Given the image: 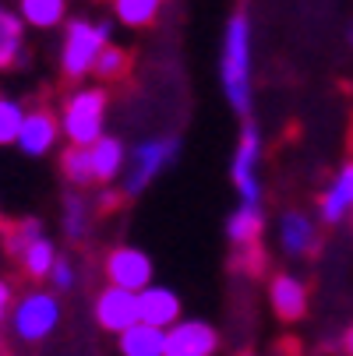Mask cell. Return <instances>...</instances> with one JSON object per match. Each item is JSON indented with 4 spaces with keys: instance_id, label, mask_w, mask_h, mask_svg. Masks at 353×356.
Wrapping results in <instances>:
<instances>
[{
    "instance_id": "obj_21",
    "label": "cell",
    "mask_w": 353,
    "mask_h": 356,
    "mask_svg": "<svg viewBox=\"0 0 353 356\" xmlns=\"http://www.w3.org/2000/svg\"><path fill=\"white\" fill-rule=\"evenodd\" d=\"M54 265H57V250H54V243H49L46 236H39V240L22 254V268H25V275H32V279L49 275V272H54Z\"/></svg>"
},
{
    "instance_id": "obj_30",
    "label": "cell",
    "mask_w": 353,
    "mask_h": 356,
    "mask_svg": "<svg viewBox=\"0 0 353 356\" xmlns=\"http://www.w3.org/2000/svg\"><path fill=\"white\" fill-rule=\"evenodd\" d=\"M343 346H346V353H350V356H353V328H350V332H346V342H343Z\"/></svg>"
},
{
    "instance_id": "obj_1",
    "label": "cell",
    "mask_w": 353,
    "mask_h": 356,
    "mask_svg": "<svg viewBox=\"0 0 353 356\" xmlns=\"http://www.w3.org/2000/svg\"><path fill=\"white\" fill-rule=\"evenodd\" d=\"M223 88L230 106L247 117L251 110V29L247 18L237 15L226 25V46H223Z\"/></svg>"
},
{
    "instance_id": "obj_18",
    "label": "cell",
    "mask_w": 353,
    "mask_h": 356,
    "mask_svg": "<svg viewBox=\"0 0 353 356\" xmlns=\"http://www.w3.org/2000/svg\"><path fill=\"white\" fill-rule=\"evenodd\" d=\"M166 0H113V11L124 25L131 29H145V25H152L159 18Z\"/></svg>"
},
{
    "instance_id": "obj_26",
    "label": "cell",
    "mask_w": 353,
    "mask_h": 356,
    "mask_svg": "<svg viewBox=\"0 0 353 356\" xmlns=\"http://www.w3.org/2000/svg\"><path fill=\"white\" fill-rule=\"evenodd\" d=\"M85 226H88V205L78 197V194H71L68 201H64V229H68V236H81L85 233Z\"/></svg>"
},
{
    "instance_id": "obj_20",
    "label": "cell",
    "mask_w": 353,
    "mask_h": 356,
    "mask_svg": "<svg viewBox=\"0 0 353 356\" xmlns=\"http://www.w3.org/2000/svg\"><path fill=\"white\" fill-rule=\"evenodd\" d=\"M22 57V18L0 8V67H11Z\"/></svg>"
},
{
    "instance_id": "obj_6",
    "label": "cell",
    "mask_w": 353,
    "mask_h": 356,
    "mask_svg": "<svg viewBox=\"0 0 353 356\" xmlns=\"http://www.w3.org/2000/svg\"><path fill=\"white\" fill-rule=\"evenodd\" d=\"M107 275H110V286L141 293L152 286V258L138 247H117L107 258Z\"/></svg>"
},
{
    "instance_id": "obj_29",
    "label": "cell",
    "mask_w": 353,
    "mask_h": 356,
    "mask_svg": "<svg viewBox=\"0 0 353 356\" xmlns=\"http://www.w3.org/2000/svg\"><path fill=\"white\" fill-rule=\"evenodd\" d=\"M99 205H103V209H117V205H120V197H117L113 191H107L103 197H99Z\"/></svg>"
},
{
    "instance_id": "obj_27",
    "label": "cell",
    "mask_w": 353,
    "mask_h": 356,
    "mask_svg": "<svg viewBox=\"0 0 353 356\" xmlns=\"http://www.w3.org/2000/svg\"><path fill=\"white\" fill-rule=\"evenodd\" d=\"M49 279H54L57 289H71V286H74V268H71V261L57 258V265H54V272H49Z\"/></svg>"
},
{
    "instance_id": "obj_25",
    "label": "cell",
    "mask_w": 353,
    "mask_h": 356,
    "mask_svg": "<svg viewBox=\"0 0 353 356\" xmlns=\"http://www.w3.org/2000/svg\"><path fill=\"white\" fill-rule=\"evenodd\" d=\"M36 240H39V222H36V219H25V222H18V226L8 229V250L15 254V258H22V254H25Z\"/></svg>"
},
{
    "instance_id": "obj_9",
    "label": "cell",
    "mask_w": 353,
    "mask_h": 356,
    "mask_svg": "<svg viewBox=\"0 0 353 356\" xmlns=\"http://www.w3.org/2000/svg\"><path fill=\"white\" fill-rule=\"evenodd\" d=\"M95 321L107 332H117V335L134 328L138 325V293H127V289H117V286L103 289L95 296Z\"/></svg>"
},
{
    "instance_id": "obj_2",
    "label": "cell",
    "mask_w": 353,
    "mask_h": 356,
    "mask_svg": "<svg viewBox=\"0 0 353 356\" xmlns=\"http://www.w3.org/2000/svg\"><path fill=\"white\" fill-rule=\"evenodd\" d=\"M103 124H107V92L103 88H81L64 103L61 127L74 148H92L103 138Z\"/></svg>"
},
{
    "instance_id": "obj_15",
    "label": "cell",
    "mask_w": 353,
    "mask_h": 356,
    "mask_svg": "<svg viewBox=\"0 0 353 356\" xmlns=\"http://www.w3.org/2000/svg\"><path fill=\"white\" fill-rule=\"evenodd\" d=\"M166 349V332L152 328V325H134L120 335V353L124 356H163Z\"/></svg>"
},
{
    "instance_id": "obj_22",
    "label": "cell",
    "mask_w": 353,
    "mask_h": 356,
    "mask_svg": "<svg viewBox=\"0 0 353 356\" xmlns=\"http://www.w3.org/2000/svg\"><path fill=\"white\" fill-rule=\"evenodd\" d=\"M127 64H131L127 49H120V46H107L103 54H99V60H95V71H92V74H99L103 81H117V78H124V74H127Z\"/></svg>"
},
{
    "instance_id": "obj_8",
    "label": "cell",
    "mask_w": 353,
    "mask_h": 356,
    "mask_svg": "<svg viewBox=\"0 0 353 356\" xmlns=\"http://www.w3.org/2000/svg\"><path fill=\"white\" fill-rule=\"evenodd\" d=\"M219 335L205 321H177L166 328V349L163 356H216Z\"/></svg>"
},
{
    "instance_id": "obj_11",
    "label": "cell",
    "mask_w": 353,
    "mask_h": 356,
    "mask_svg": "<svg viewBox=\"0 0 353 356\" xmlns=\"http://www.w3.org/2000/svg\"><path fill=\"white\" fill-rule=\"evenodd\" d=\"M269 300H272V311L283 321H300L308 314V286L300 282L297 275H276L269 286Z\"/></svg>"
},
{
    "instance_id": "obj_3",
    "label": "cell",
    "mask_w": 353,
    "mask_h": 356,
    "mask_svg": "<svg viewBox=\"0 0 353 356\" xmlns=\"http://www.w3.org/2000/svg\"><path fill=\"white\" fill-rule=\"evenodd\" d=\"M110 46V25L103 22H71L68 25V39L61 49V67L68 78H85L88 71H95L99 54Z\"/></svg>"
},
{
    "instance_id": "obj_32",
    "label": "cell",
    "mask_w": 353,
    "mask_h": 356,
    "mask_svg": "<svg viewBox=\"0 0 353 356\" xmlns=\"http://www.w3.org/2000/svg\"><path fill=\"white\" fill-rule=\"evenodd\" d=\"M350 216H353V212H350Z\"/></svg>"
},
{
    "instance_id": "obj_17",
    "label": "cell",
    "mask_w": 353,
    "mask_h": 356,
    "mask_svg": "<svg viewBox=\"0 0 353 356\" xmlns=\"http://www.w3.org/2000/svg\"><path fill=\"white\" fill-rule=\"evenodd\" d=\"M88 159H92V180H113L124 166V145L117 138H99L88 148Z\"/></svg>"
},
{
    "instance_id": "obj_14",
    "label": "cell",
    "mask_w": 353,
    "mask_h": 356,
    "mask_svg": "<svg viewBox=\"0 0 353 356\" xmlns=\"http://www.w3.org/2000/svg\"><path fill=\"white\" fill-rule=\"evenodd\" d=\"M346 212H353V163H346L336 180L329 184V191L322 194V219L325 222H339Z\"/></svg>"
},
{
    "instance_id": "obj_5",
    "label": "cell",
    "mask_w": 353,
    "mask_h": 356,
    "mask_svg": "<svg viewBox=\"0 0 353 356\" xmlns=\"http://www.w3.org/2000/svg\"><path fill=\"white\" fill-rule=\"evenodd\" d=\"M258 156H262V138L258 127L247 124L240 131V145H237V156L230 163V180L240 191V205H258L262 187H258Z\"/></svg>"
},
{
    "instance_id": "obj_4",
    "label": "cell",
    "mask_w": 353,
    "mask_h": 356,
    "mask_svg": "<svg viewBox=\"0 0 353 356\" xmlns=\"http://www.w3.org/2000/svg\"><path fill=\"white\" fill-rule=\"evenodd\" d=\"M57 321H61V303L49 293H25L11 311V325H15L18 339H25V342L46 339L57 328Z\"/></svg>"
},
{
    "instance_id": "obj_16",
    "label": "cell",
    "mask_w": 353,
    "mask_h": 356,
    "mask_svg": "<svg viewBox=\"0 0 353 356\" xmlns=\"http://www.w3.org/2000/svg\"><path fill=\"white\" fill-rule=\"evenodd\" d=\"M226 236H230V243L233 247H255L258 243V236H262V209L258 205H240L233 216H230V222H226Z\"/></svg>"
},
{
    "instance_id": "obj_28",
    "label": "cell",
    "mask_w": 353,
    "mask_h": 356,
    "mask_svg": "<svg viewBox=\"0 0 353 356\" xmlns=\"http://www.w3.org/2000/svg\"><path fill=\"white\" fill-rule=\"evenodd\" d=\"M11 286L4 282V279H0V321H4V318H11Z\"/></svg>"
},
{
    "instance_id": "obj_23",
    "label": "cell",
    "mask_w": 353,
    "mask_h": 356,
    "mask_svg": "<svg viewBox=\"0 0 353 356\" xmlns=\"http://www.w3.org/2000/svg\"><path fill=\"white\" fill-rule=\"evenodd\" d=\"M22 124H25V110L15 103V99H4V95H0V145L18 141Z\"/></svg>"
},
{
    "instance_id": "obj_12",
    "label": "cell",
    "mask_w": 353,
    "mask_h": 356,
    "mask_svg": "<svg viewBox=\"0 0 353 356\" xmlns=\"http://www.w3.org/2000/svg\"><path fill=\"white\" fill-rule=\"evenodd\" d=\"M57 141V117L46 113V110H32L25 113L22 134H18V148L25 156H46Z\"/></svg>"
},
{
    "instance_id": "obj_31",
    "label": "cell",
    "mask_w": 353,
    "mask_h": 356,
    "mask_svg": "<svg viewBox=\"0 0 353 356\" xmlns=\"http://www.w3.org/2000/svg\"><path fill=\"white\" fill-rule=\"evenodd\" d=\"M240 356H251V353H240Z\"/></svg>"
},
{
    "instance_id": "obj_10",
    "label": "cell",
    "mask_w": 353,
    "mask_h": 356,
    "mask_svg": "<svg viewBox=\"0 0 353 356\" xmlns=\"http://www.w3.org/2000/svg\"><path fill=\"white\" fill-rule=\"evenodd\" d=\"M138 321L152 328H173L180 321V300L166 286H148L138 293Z\"/></svg>"
},
{
    "instance_id": "obj_24",
    "label": "cell",
    "mask_w": 353,
    "mask_h": 356,
    "mask_svg": "<svg viewBox=\"0 0 353 356\" xmlns=\"http://www.w3.org/2000/svg\"><path fill=\"white\" fill-rule=\"evenodd\" d=\"M64 173L71 184H88L92 180V159H88V148H68L64 159H61Z\"/></svg>"
},
{
    "instance_id": "obj_19",
    "label": "cell",
    "mask_w": 353,
    "mask_h": 356,
    "mask_svg": "<svg viewBox=\"0 0 353 356\" xmlns=\"http://www.w3.org/2000/svg\"><path fill=\"white\" fill-rule=\"evenodd\" d=\"M22 22L36 25V29H54L64 18V0H22Z\"/></svg>"
},
{
    "instance_id": "obj_7",
    "label": "cell",
    "mask_w": 353,
    "mask_h": 356,
    "mask_svg": "<svg viewBox=\"0 0 353 356\" xmlns=\"http://www.w3.org/2000/svg\"><path fill=\"white\" fill-rule=\"evenodd\" d=\"M173 156H177V141L173 138H156V141L138 145L134 148V159H131V170H127V180H124V191L127 194L145 191V184L152 180Z\"/></svg>"
},
{
    "instance_id": "obj_13",
    "label": "cell",
    "mask_w": 353,
    "mask_h": 356,
    "mask_svg": "<svg viewBox=\"0 0 353 356\" xmlns=\"http://www.w3.org/2000/svg\"><path fill=\"white\" fill-rule=\"evenodd\" d=\"M279 240L286 247V254H297L304 258L318 247V233H315V222L304 216V212H286L283 222H279Z\"/></svg>"
}]
</instances>
